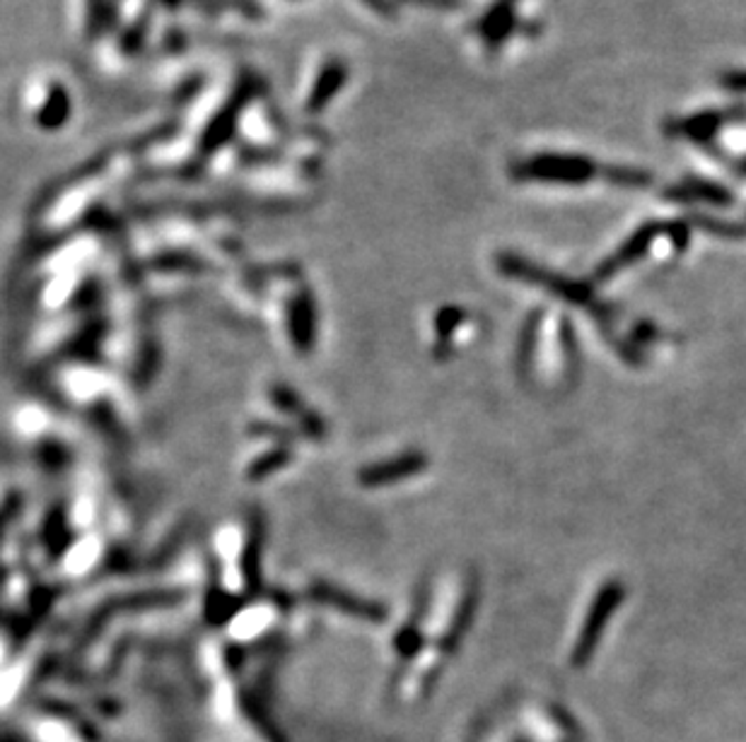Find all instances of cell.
I'll list each match as a JSON object with an SVG mask.
<instances>
[{
  "label": "cell",
  "mask_w": 746,
  "mask_h": 742,
  "mask_svg": "<svg viewBox=\"0 0 746 742\" xmlns=\"http://www.w3.org/2000/svg\"><path fill=\"white\" fill-rule=\"evenodd\" d=\"M513 174L517 179H544V181H585L597 174H609L589 160L583 157H563V155H542L515 164Z\"/></svg>",
  "instance_id": "6da1fadb"
}]
</instances>
